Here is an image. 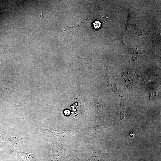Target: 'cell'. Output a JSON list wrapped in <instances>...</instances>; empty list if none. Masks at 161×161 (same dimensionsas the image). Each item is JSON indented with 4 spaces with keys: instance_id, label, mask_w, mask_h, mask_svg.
I'll use <instances>...</instances> for the list:
<instances>
[{
    "instance_id": "obj_6",
    "label": "cell",
    "mask_w": 161,
    "mask_h": 161,
    "mask_svg": "<svg viewBox=\"0 0 161 161\" xmlns=\"http://www.w3.org/2000/svg\"><path fill=\"white\" fill-rule=\"evenodd\" d=\"M81 71H86L92 68V59L90 56L82 58L76 56L75 58Z\"/></svg>"
},
{
    "instance_id": "obj_8",
    "label": "cell",
    "mask_w": 161,
    "mask_h": 161,
    "mask_svg": "<svg viewBox=\"0 0 161 161\" xmlns=\"http://www.w3.org/2000/svg\"><path fill=\"white\" fill-rule=\"evenodd\" d=\"M20 105L15 104L10 102L5 98L0 92V108H19Z\"/></svg>"
},
{
    "instance_id": "obj_9",
    "label": "cell",
    "mask_w": 161,
    "mask_h": 161,
    "mask_svg": "<svg viewBox=\"0 0 161 161\" xmlns=\"http://www.w3.org/2000/svg\"><path fill=\"white\" fill-rule=\"evenodd\" d=\"M93 25L95 29H97L100 27L101 23L99 21H96L93 23Z\"/></svg>"
},
{
    "instance_id": "obj_10",
    "label": "cell",
    "mask_w": 161,
    "mask_h": 161,
    "mask_svg": "<svg viewBox=\"0 0 161 161\" xmlns=\"http://www.w3.org/2000/svg\"><path fill=\"white\" fill-rule=\"evenodd\" d=\"M64 113L66 116L69 115L70 114V111L67 110H65L64 112Z\"/></svg>"
},
{
    "instance_id": "obj_7",
    "label": "cell",
    "mask_w": 161,
    "mask_h": 161,
    "mask_svg": "<svg viewBox=\"0 0 161 161\" xmlns=\"http://www.w3.org/2000/svg\"><path fill=\"white\" fill-rule=\"evenodd\" d=\"M37 157L36 154L23 151L18 152L16 155L17 161H36Z\"/></svg>"
},
{
    "instance_id": "obj_5",
    "label": "cell",
    "mask_w": 161,
    "mask_h": 161,
    "mask_svg": "<svg viewBox=\"0 0 161 161\" xmlns=\"http://www.w3.org/2000/svg\"><path fill=\"white\" fill-rule=\"evenodd\" d=\"M93 153L91 161H103L106 156L105 148L101 145L97 144L91 148Z\"/></svg>"
},
{
    "instance_id": "obj_3",
    "label": "cell",
    "mask_w": 161,
    "mask_h": 161,
    "mask_svg": "<svg viewBox=\"0 0 161 161\" xmlns=\"http://www.w3.org/2000/svg\"><path fill=\"white\" fill-rule=\"evenodd\" d=\"M0 143L7 147L10 152L19 150L24 148L26 145L25 140L14 137L0 133Z\"/></svg>"
},
{
    "instance_id": "obj_4",
    "label": "cell",
    "mask_w": 161,
    "mask_h": 161,
    "mask_svg": "<svg viewBox=\"0 0 161 161\" xmlns=\"http://www.w3.org/2000/svg\"><path fill=\"white\" fill-rule=\"evenodd\" d=\"M119 124L120 123H116L112 124H105L91 126L83 130L81 129V131L94 137L97 140L100 141L109 130Z\"/></svg>"
},
{
    "instance_id": "obj_2",
    "label": "cell",
    "mask_w": 161,
    "mask_h": 161,
    "mask_svg": "<svg viewBox=\"0 0 161 161\" xmlns=\"http://www.w3.org/2000/svg\"><path fill=\"white\" fill-rule=\"evenodd\" d=\"M51 144L52 152L47 161H61L64 158L74 157L79 153V151L69 150L65 149L64 145L56 142L49 141Z\"/></svg>"
},
{
    "instance_id": "obj_11",
    "label": "cell",
    "mask_w": 161,
    "mask_h": 161,
    "mask_svg": "<svg viewBox=\"0 0 161 161\" xmlns=\"http://www.w3.org/2000/svg\"><path fill=\"white\" fill-rule=\"evenodd\" d=\"M74 161H79V160H76V159H74Z\"/></svg>"
},
{
    "instance_id": "obj_1",
    "label": "cell",
    "mask_w": 161,
    "mask_h": 161,
    "mask_svg": "<svg viewBox=\"0 0 161 161\" xmlns=\"http://www.w3.org/2000/svg\"><path fill=\"white\" fill-rule=\"evenodd\" d=\"M38 127L33 131L31 132L32 134H39L44 137L51 139L49 141L56 142L64 145L66 140L72 135L80 133L81 129H73L69 130H57L51 128L44 129L35 124Z\"/></svg>"
}]
</instances>
